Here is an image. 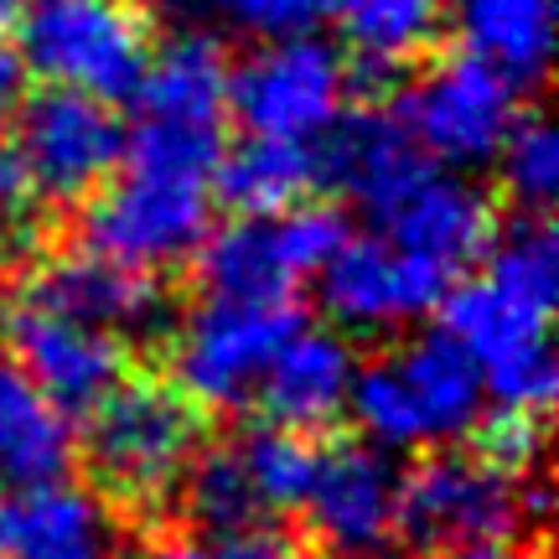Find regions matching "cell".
Returning <instances> with one entry per match:
<instances>
[{
  "instance_id": "cell-1",
  "label": "cell",
  "mask_w": 559,
  "mask_h": 559,
  "mask_svg": "<svg viewBox=\"0 0 559 559\" xmlns=\"http://www.w3.org/2000/svg\"><path fill=\"white\" fill-rule=\"evenodd\" d=\"M321 181L358 202L373 234L456 285L492 239V202L466 171H451L404 135L389 109H342L317 140Z\"/></svg>"
},
{
  "instance_id": "cell-2",
  "label": "cell",
  "mask_w": 559,
  "mask_h": 559,
  "mask_svg": "<svg viewBox=\"0 0 559 559\" xmlns=\"http://www.w3.org/2000/svg\"><path fill=\"white\" fill-rule=\"evenodd\" d=\"M477 275L445 290L440 326L481 368L487 404L549 415L555 404V300H559V243L544 213L492 228L472 264Z\"/></svg>"
},
{
  "instance_id": "cell-3",
  "label": "cell",
  "mask_w": 559,
  "mask_h": 559,
  "mask_svg": "<svg viewBox=\"0 0 559 559\" xmlns=\"http://www.w3.org/2000/svg\"><path fill=\"white\" fill-rule=\"evenodd\" d=\"M130 99L135 124H124L120 171L213 192L228 151V58L218 41L187 32L166 52H151Z\"/></svg>"
},
{
  "instance_id": "cell-4",
  "label": "cell",
  "mask_w": 559,
  "mask_h": 559,
  "mask_svg": "<svg viewBox=\"0 0 559 559\" xmlns=\"http://www.w3.org/2000/svg\"><path fill=\"white\" fill-rule=\"evenodd\" d=\"M347 409L358 419L362 440L389 456L425 451V445L440 451L477 430L487 389L466 347L445 326H436V332H415L409 342L389 347L383 358L358 362Z\"/></svg>"
},
{
  "instance_id": "cell-5",
  "label": "cell",
  "mask_w": 559,
  "mask_h": 559,
  "mask_svg": "<svg viewBox=\"0 0 559 559\" xmlns=\"http://www.w3.org/2000/svg\"><path fill=\"white\" fill-rule=\"evenodd\" d=\"M11 32L26 73L104 104L130 99L156 52L151 16L135 0H21Z\"/></svg>"
},
{
  "instance_id": "cell-6",
  "label": "cell",
  "mask_w": 559,
  "mask_h": 559,
  "mask_svg": "<svg viewBox=\"0 0 559 559\" xmlns=\"http://www.w3.org/2000/svg\"><path fill=\"white\" fill-rule=\"evenodd\" d=\"M198 451V404H187L171 383L124 379L88 409V466L104 498L156 508L181 492V477Z\"/></svg>"
},
{
  "instance_id": "cell-7",
  "label": "cell",
  "mask_w": 559,
  "mask_h": 559,
  "mask_svg": "<svg viewBox=\"0 0 559 559\" xmlns=\"http://www.w3.org/2000/svg\"><path fill=\"white\" fill-rule=\"evenodd\" d=\"M347 62L317 32L254 41V52L228 68V120L243 135L317 145L347 109Z\"/></svg>"
},
{
  "instance_id": "cell-8",
  "label": "cell",
  "mask_w": 559,
  "mask_h": 559,
  "mask_svg": "<svg viewBox=\"0 0 559 559\" xmlns=\"http://www.w3.org/2000/svg\"><path fill=\"white\" fill-rule=\"evenodd\" d=\"M342 234L347 223L317 202H290L275 213H239L228 228L202 239V290L239 300H290L306 280L321 275Z\"/></svg>"
},
{
  "instance_id": "cell-9",
  "label": "cell",
  "mask_w": 559,
  "mask_h": 559,
  "mask_svg": "<svg viewBox=\"0 0 559 559\" xmlns=\"http://www.w3.org/2000/svg\"><path fill=\"white\" fill-rule=\"evenodd\" d=\"M290 300H239V296H202L181 317L171 337V379L187 404L202 409H243L254 404L264 368L275 347L296 326Z\"/></svg>"
},
{
  "instance_id": "cell-10",
  "label": "cell",
  "mask_w": 559,
  "mask_h": 559,
  "mask_svg": "<svg viewBox=\"0 0 559 559\" xmlns=\"http://www.w3.org/2000/svg\"><path fill=\"white\" fill-rule=\"evenodd\" d=\"M5 156L37 202H83L115 177L124 156V120L94 94L41 88L16 104Z\"/></svg>"
},
{
  "instance_id": "cell-11",
  "label": "cell",
  "mask_w": 559,
  "mask_h": 559,
  "mask_svg": "<svg viewBox=\"0 0 559 559\" xmlns=\"http://www.w3.org/2000/svg\"><path fill=\"white\" fill-rule=\"evenodd\" d=\"M539 508L544 492H528V481L481 451H436L400 481V539L440 555L477 539H513Z\"/></svg>"
},
{
  "instance_id": "cell-12",
  "label": "cell",
  "mask_w": 559,
  "mask_h": 559,
  "mask_svg": "<svg viewBox=\"0 0 559 559\" xmlns=\"http://www.w3.org/2000/svg\"><path fill=\"white\" fill-rule=\"evenodd\" d=\"M519 94L523 88H513L492 62H481L477 52H456V58L430 62L404 88L394 115L404 135L430 160L451 171H477V166H492L498 145L523 115Z\"/></svg>"
},
{
  "instance_id": "cell-13",
  "label": "cell",
  "mask_w": 559,
  "mask_h": 559,
  "mask_svg": "<svg viewBox=\"0 0 559 559\" xmlns=\"http://www.w3.org/2000/svg\"><path fill=\"white\" fill-rule=\"evenodd\" d=\"M207 234H213V192L151 181L135 171L109 177L83 213V249L145 275L187 264Z\"/></svg>"
},
{
  "instance_id": "cell-14",
  "label": "cell",
  "mask_w": 559,
  "mask_h": 559,
  "mask_svg": "<svg viewBox=\"0 0 559 559\" xmlns=\"http://www.w3.org/2000/svg\"><path fill=\"white\" fill-rule=\"evenodd\" d=\"M317 290L337 332H400L436 311L451 280L379 234H342L332 260L321 264Z\"/></svg>"
},
{
  "instance_id": "cell-15",
  "label": "cell",
  "mask_w": 559,
  "mask_h": 559,
  "mask_svg": "<svg viewBox=\"0 0 559 559\" xmlns=\"http://www.w3.org/2000/svg\"><path fill=\"white\" fill-rule=\"evenodd\" d=\"M5 358H16V368L37 383L62 415H88L94 404L120 389L130 373V347L124 337L88 326V321L52 311L41 300H21L11 321H5Z\"/></svg>"
},
{
  "instance_id": "cell-16",
  "label": "cell",
  "mask_w": 559,
  "mask_h": 559,
  "mask_svg": "<svg viewBox=\"0 0 559 559\" xmlns=\"http://www.w3.org/2000/svg\"><path fill=\"white\" fill-rule=\"evenodd\" d=\"M400 481L389 451L353 440L321 451L300 513L311 519V534L332 559H383L400 544Z\"/></svg>"
},
{
  "instance_id": "cell-17",
  "label": "cell",
  "mask_w": 559,
  "mask_h": 559,
  "mask_svg": "<svg viewBox=\"0 0 559 559\" xmlns=\"http://www.w3.org/2000/svg\"><path fill=\"white\" fill-rule=\"evenodd\" d=\"M0 559H130L115 502L62 477L0 487Z\"/></svg>"
},
{
  "instance_id": "cell-18",
  "label": "cell",
  "mask_w": 559,
  "mask_h": 559,
  "mask_svg": "<svg viewBox=\"0 0 559 559\" xmlns=\"http://www.w3.org/2000/svg\"><path fill=\"white\" fill-rule=\"evenodd\" d=\"M353 379H358L353 342L342 337L337 326H306V321H296L290 337L280 342L270 368H264L254 404L270 415V425H290V430L317 436L321 425H332L347 409Z\"/></svg>"
},
{
  "instance_id": "cell-19",
  "label": "cell",
  "mask_w": 559,
  "mask_h": 559,
  "mask_svg": "<svg viewBox=\"0 0 559 559\" xmlns=\"http://www.w3.org/2000/svg\"><path fill=\"white\" fill-rule=\"evenodd\" d=\"M26 296L52 306V311L88 321V326H104L115 337L145 332V326L160 321V280L145 275V270H130V264L104 260L94 249L47 260Z\"/></svg>"
},
{
  "instance_id": "cell-20",
  "label": "cell",
  "mask_w": 559,
  "mask_h": 559,
  "mask_svg": "<svg viewBox=\"0 0 559 559\" xmlns=\"http://www.w3.org/2000/svg\"><path fill=\"white\" fill-rule=\"evenodd\" d=\"M73 466V425L37 383L0 358V481H41Z\"/></svg>"
},
{
  "instance_id": "cell-21",
  "label": "cell",
  "mask_w": 559,
  "mask_h": 559,
  "mask_svg": "<svg viewBox=\"0 0 559 559\" xmlns=\"http://www.w3.org/2000/svg\"><path fill=\"white\" fill-rule=\"evenodd\" d=\"M461 37L513 88H534L555 58V0H461Z\"/></svg>"
},
{
  "instance_id": "cell-22",
  "label": "cell",
  "mask_w": 559,
  "mask_h": 559,
  "mask_svg": "<svg viewBox=\"0 0 559 559\" xmlns=\"http://www.w3.org/2000/svg\"><path fill=\"white\" fill-rule=\"evenodd\" d=\"M317 181H321L317 145L243 135V145L223 151L218 177H213V198H223L234 213H275V207L300 202Z\"/></svg>"
},
{
  "instance_id": "cell-23",
  "label": "cell",
  "mask_w": 559,
  "mask_h": 559,
  "mask_svg": "<svg viewBox=\"0 0 559 559\" xmlns=\"http://www.w3.org/2000/svg\"><path fill=\"white\" fill-rule=\"evenodd\" d=\"M223 451L234 461V477H239L254 519H264V513H296L321 466V451L311 445V436L290 430V425H260V430H249L243 440L223 445Z\"/></svg>"
},
{
  "instance_id": "cell-24",
  "label": "cell",
  "mask_w": 559,
  "mask_h": 559,
  "mask_svg": "<svg viewBox=\"0 0 559 559\" xmlns=\"http://www.w3.org/2000/svg\"><path fill=\"white\" fill-rule=\"evenodd\" d=\"M337 37L362 68H400L436 41L445 0H321Z\"/></svg>"
},
{
  "instance_id": "cell-25",
  "label": "cell",
  "mask_w": 559,
  "mask_h": 559,
  "mask_svg": "<svg viewBox=\"0 0 559 559\" xmlns=\"http://www.w3.org/2000/svg\"><path fill=\"white\" fill-rule=\"evenodd\" d=\"M492 166L502 171V192L519 202V213H544L559 192V135L544 115L523 109L508 140L498 145Z\"/></svg>"
},
{
  "instance_id": "cell-26",
  "label": "cell",
  "mask_w": 559,
  "mask_h": 559,
  "mask_svg": "<svg viewBox=\"0 0 559 559\" xmlns=\"http://www.w3.org/2000/svg\"><path fill=\"white\" fill-rule=\"evenodd\" d=\"M145 559H306L296 539L264 523H239V528H202V534H177L156 544Z\"/></svg>"
},
{
  "instance_id": "cell-27",
  "label": "cell",
  "mask_w": 559,
  "mask_h": 559,
  "mask_svg": "<svg viewBox=\"0 0 559 559\" xmlns=\"http://www.w3.org/2000/svg\"><path fill=\"white\" fill-rule=\"evenodd\" d=\"M202 5L218 26L249 41L300 37V32H317L321 21V0H202Z\"/></svg>"
},
{
  "instance_id": "cell-28",
  "label": "cell",
  "mask_w": 559,
  "mask_h": 559,
  "mask_svg": "<svg viewBox=\"0 0 559 559\" xmlns=\"http://www.w3.org/2000/svg\"><path fill=\"white\" fill-rule=\"evenodd\" d=\"M477 436H481V456L502 466V472H513V477H528L544 456V436H549V425L544 415L534 409H481L477 419Z\"/></svg>"
},
{
  "instance_id": "cell-29",
  "label": "cell",
  "mask_w": 559,
  "mask_h": 559,
  "mask_svg": "<svg viewBox=\"0 0 559 559\" xmlns=\"http://www.w3.org/2000/svg\"><path fill=\"white\" fill-rule=\"evenodd\" d=\"M445 559H523L513 539H477V544H456L445 549Z\"/></svg>"
},
{
  "instance_id": "cell-30",
  "label": "cell",
  "mask_w": 559,
  "mask_h": 559,
  "mask_svg": "<svg viewBox=\"0 0 559 559\" xmlns=\"http://www.w3.org/2000/svg\"><path fill=\"white\" fill-rule=\"evenodd\" d=\"M16 99H21V62L0 58V135H5V124L16 115Z\"/></svg>"
},
{
  "instance_id": "cell-31",
  "label": "cell",
  "mask_w": 559,
  "mask_h": 559,
  "mask_svg": "<svg viewBox=\"0 0 559 559\" xmlns=\"http://www.w3.org/2000/svg\"><path fill=\"white\" fill-rule=\"evenodd\" d=\"M16 16H21V0H0V37H11Z\"/></svg>"
}]
</instances>
